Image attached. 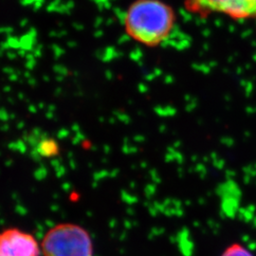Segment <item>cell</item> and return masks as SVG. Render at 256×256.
<instances>
[{"label":"cell","mask_w":256,"mask_h":256,"mask_svg":"<svg viewBox=\"0 0 256 256\" xmlns=\"http://www.w3.org/2000/svg\"><path fill=\"white\" fill-rule=\"evenodd\" d=\"M176 14L162 0H136L128 8L124 24L128 36L147 46L162 44L171 34Z\"/></svg>","instance_id":"6da1fadb"},{"label":"cell","mask_w":256,"mask_h":256,"mask_svg":"<svg viewBox=\"0 0 256 256\" xmlns=\"http://www.w3.org/2000/svg\"><path fill=\"white\" fill-rule=\"evenodd\" d=\"M187 7L198 14H220L238 20L256 18V0H187Z\"/></svg>","instance_id":"3957f363"},{"label":"cell","mask_w":256,"mask_h":256,"mask_svg":"<svg viewBox=\"0 0 256 256\" xmlns=\"http://www.w3.org/2000/svg\"><path fill=\"white\" fill-rule=\"evenodd\" d=\"M220 256H256L254 252L240 242L230 243L223 250Z\"/></svg>","instance_id":"5b68a950"},{"label":"cell","mask_w":256,"mask_h":256,"mask_svg":"<svg viewBox=\"0 0 256 256\" xmlns=\"http://www.w3.org/2000/svg\"><path fill=\"white\" fill-rule=\"evenodd\" d=\"M40 247L43 256H93L90 234L74 223H60L50 228Z\"/></svg>","instance_id":"7a4b0ae2"},{"label":"cell","mask_w":256,"mask_h":256,"mask_svg":"<svg viewBox=\"0 0 256 256\" xmlns=\"http://www.w3.org/2000/svg\"><path fill=\"white\" fill-rule=\"evenodd\" d=\"M41 247L36 238L18 228L0 232V256H40Z\"/></svg>","instance_id":"277c9868"}]
</instances>
